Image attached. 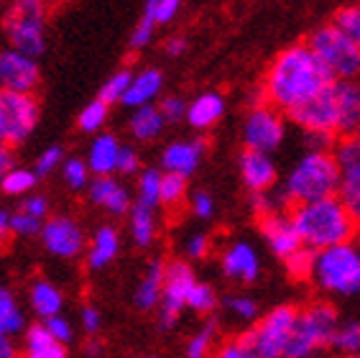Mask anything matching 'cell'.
Masks as SVG:
<instances>
[{
	"instance_id": "obj_34",
	"label": "cell",
	"mask_w": 360,
	"mask_h": 358,
	"mask_svg": "<svg viewBox=\"0 0 360 358\" xmlns=\"http://www.w3.org/2000/svg\"><path fill=\"white\" fill-rule=\"evenodd\" d=\"M108 113H110V105L97 97L87 108H82V113L77 118V128L82 133H97L108 121Z\"/></svg>"
},
{
	"instance_id": "obj_21",
	"label": "cell",
	"mask_w": 360,
	"mask_h": 358,
	"mask_svg": "<svg viewBox=\"0 0 360 358\" xmlns=\"http://www.w3.org/2000/svg\"><path fill=\"white\" fill-rule=\"evenodd\" d=\"M222 116H225V97L217 95V92H202V95L194 97L192 103H187L184 121L197 131H207Z\"/></svg>"
},
{
	"instance_id": "obj_33",
	"label": "cell",
	"mask_w": 360,
	"mask_h": 358,
	"mask_svg": "<svg viewBox=\"0 0 360 358\" xmlns=\"http://www.w3.org/2000/svg\"><path fill=\"white\" fill-rule=\"evenodd\" d=\"M330 345H333L335 351L347 353V356H355V353H360V323H358V320L338 323Z\"/></svg>"
},
{
	"instance_id": "obj_1",
	"label": "cell",
	"mask_w": 360,
	"mask_h": 358,
	"mask_svg": "<svg viewBox=\"0 0 360 358\" xmlns=\"http://www.w3.org/2000/svg\"><path fill=\"white\" fill-rule=\"evenodd\" d=\"M333 80V72L319 62L309 44H294L271 62L264 90L274 108L291 113L302 103L312 100Z\"/></svg>"
},
{
	"instance_id": "obj_55",
	"label": "cell",
	"mask_w": 360,
	"mask_h": 358,
	"mask_svg": "<svg viewBox=\"0 0 360 358\" xmlns=\"http://www.w3.org/2000/svg\"><path fill=\"white\" fill-rule=\"evenodd\" d=\"M15 335H8V333H0V358H13L18 353V345L13 340Z\"/></svg>"
},
{
	"instance_id": "obj_56",
	"label": "cell",
	"mask_w": 360,
	"mask_h": 358,
	"mask_svg": "<svg viewBox=\"0 0 360 358\" xmlns=\"http://www.w3.org/2000/svg\"><path fill=\"white\" fill-rule=\"evenodd\" d=\"M184 49H187V42H184L181 36H174V39H169V42H167V54L169 56L184 54Z\"/></svg>"
},
{
	"instance_id": "obj_11",
	"label": "cell",
	"mask_w": 360,
	"mask_h": 358,
	"mask_svg": "<svg viewBox=\"0 0 360 358\" xmlns=\"http://www.w3.org/2000/svg\"><path fill=\"white\" fill-rule=\"evenodd\" d=\"M194 282H197V276H194L189 264L174 261L164 268V287H161V300H159L161 331H172L174 325L179 323V315L187 307V297L192 292Z\"/></svg>"
},
{
	"instance_id": "obj_18",
	"label": "cell",
	"mask_w": 360,
	"mask_h": 358,
	"mask_svg": "<svg viewBox=\"0 0 360 358\" xmlns=\"http://www.w3.org/2000/svg\"><path fill=\"white\" fill-rule=\"evenodd\" d=\"M222 271L228 279L240 284L256 282L258 274H261V259H258L256 248L245 241L230 243L222 254Z\"/></svg>"
},
{
	"instance_id": "obj_28",
	"label": "cell",
	"mask_w": 360,
	"mask_h": 358,
	"mask_svg": "<svg viewBox=\"0 0 360 358\" xmlns=\"http://www.w3.org/2000/svg\"><path fill=\"white\" fill-rule=\"evenodd\" d=\"M28 358H64L67 356V345H62L51 333L46 331V325H31L26 331V340H23Z\"/></svg>"
},
{
	"instance_id": "obj_9",
	"label": "cell",
	"mask_w": 360,
	"mask_h": 358,
	"mask_svg": "<svg viewBox=\"0 0 360 358\" xmlns=\"http://www.w3.org/2000/svg\"><path fill=\"white\" fill-rule=\"evenodd\" d=\"M36 123H39V100L34 97V92L0 90V141L3 144H26Z\"/></svg>"
},
{
	"instance_id": "obj_44",
	"label": "cell",
	"mask_w": 360,
	"mask_h": 358,
	"mask_svg": "<svg viewBox=\"0 0 360 358\" xmlns=\"http://www.w3.org/2000/svg\"><path fill=\"white\" fill-rule=\"evenodd\" d=\"M62 161H64L62 146H49L46 152H41V156L36 159V166H34L36 177H46V174H51L54 169L62 166Z\"/></svg>"
},
{
	"instance_id": "obj_40",
	"label": "cell",
	"mask_w": 360,
	"mask_h": 358,
	"mask_svg": "<svg viewBox=\"0 0 360 358\" xmlns=\"http://www.w3.org/2000/svg\"><path fill=\"white\" fill-rule=\"evenodd\" d=\"M215 333H217V325L215 323H207L205 328H200V333H194L189 338L187 343V356L189 358H205L210 351H212V345H215Z\"/></svg>"
},
{
	"instance_id": "obj_24",
	"label": "cell",
	"mask_w": 360,
	"mask_h": 358,
	"mask_svg": "<svg viewBox=\"0 0 360 358\" xmlns=\"http://www.w3.org/2000/svg\"><path fill=\"white\" fill-rule=\"evenodd\" d=\"M118 152L120 141L112 133H100L90 144L87 152V169L90 174H115V164H118Z\"/></svg>"
},
{
	"instance_id": "obj_47",
	"label": "cell",
	"mask_w": 360,
	"mask_h": 358,
	"mask_svg": "<svg viewBox=\"0 0 360 358\" xmlns=\"http://www.w3.org/2000/svg\"><path fill=\"white\" fill-rule=\"evenodd\" d=\"M139 169H141L139 152H136V149H131V146L120 144L118 164H115V172H118V174H136Z\"/></svg>"
},
{
	"instance_id": "obj_32",
	"label": "cell",
	"mask_w": 360,
	"mask_h": 358,
	"mask_svg": "<svg viewBox=\"0 0 360 358\" xmlns=\"http://www.w3.org/2000/svg\"><path fill=\"white\" fill-rule=\"evenodd\" d=\"M184 197H187V177L176 172H161L159 205L176 207Z\"/></svg>"
},
{
	"instance_id": "obj_26",
	"label": "cell",
	"mask_w": 360,
	"mask_h": 358,
	"mask_svg": "<svg viewBox=\"0 0 360 358\" xmlns=\"http://www.w3.org/2000/svg\"><path fill=\"white\" fill-rule=\"evenodd\" d=\"M164 268H167V264H164V261H151V264H148L143 279L139 282V287H136V295H133V302H136V307H139V310L148 312V310H153V307L159 304L161 287H164Z\"/></svg>"
},
{
	"instance_id": "obj_36",
	"label": "cell",
	"mask_w": 360,
	"mask_h": 358,
	"mask_svg": "<svg viewBox=\"0 0 360 358\" xmlns=\"http://www.w3.org/2000/svg\"><path fill=\"white\" fill-rule=\"evenodd\" d=\"M59 169H62L64 185L75 192H82L84 187L90 185V169H87L84 159H67V161H62Z\"/></svg>"
},
{
	"instance_id": "obj_23",
	"label": "cell",
	"mask_w": 360,
	"mask_h": 358,
	"mask_svg": "<svg viewBox=\"0 0 360 358\" xmlns=\"http://www.w3.org/2000/svg\"><path fill=\"white\" fill-rule=\"evenodd\" d=\"M128 128H131V136L136 138V141L148 144V141H156V138L164 133L167 121H164V116H161L159 105L146 103V105H139V108H133Z\"/></svg>"
},
{
	"instance_id": "obj_39",
	"label": "cell",
	"mask_w": 360,
	"mask_h": 358,
	"mask_svg": "<svg viewBox=\"0 0 360 358\" xmlns=\"http://www.w3.org/2000/svg\"><path fill=\"white\" fill-rule=\"evenodd\" d=\"M187 307L194 312H200V315H207L217 307V292L205 282H194L192 292L187 297Z\"/></svg>"
},
{
	"instance_id": "obj_4",
	"label": "cell",
	"mask_w": 360,
	"mask_h": 358,
	"mask_svg": "<svg viewBox=\"0 0 360 358\" xmlns=\"http://www.w3.org/2000/svg\"><path fill=\"white\" fill-rule=\"evenodd\" d=\"M340 187V166L335 161V154L327 149H312L299 159L294 169L284 182V195L281 200L297 205V202H309L338 195Z\"/></svg>"
},
{
	"instance_id": "obj_19",
	"label": "cell",
	"mask_w": 360,
	"mask_h": 358,
	"mask_svg": "<svg viewBox=\"0 0 360 358\" xmlns=\"http://www.w3.org/2000/svg\"><path fill=\"white\" fill-rule=\"evenodd\" d=\"M87 192H90L92 205L103 207L110 215H128L133 205L131 192L118 179H112V174H95V179H90L87 185Z\"/></svg>"
},
{
	"instance_id": "obj_3",
	"label": "cell",
	"mask_w": 360,
	"mask_h": 358,
	"mask_svg": "<svg viewBox=\"0 0 360 358\" xmlns=\"http://www.w3.org/2000/svg\"><path fill=\"white\" fill-rule=\"evenodd\" d=\"M291 221L299 238L307 248H327L335 243L353 241L358 233V221L342 205L338 195H327L319 200L297 202L291 210Z\"/></svg>"
},
{
	"instance_id": "obj_35",
	"label": "cell",
	"mask_w": 360,
	"mask_h": 358,
	"mask_svg": "<svg viewBox=\"0 0 360 358\" xmlns=\"http://www.w3.org/2000/svg\"><path fill=\"white\" fill-rule=\"evenodd\" d=\"M156 3H159V0H146L143 16H141L139 26L133 28V34H131V49H143V47H148V44H151L153 31H156V21H153Z\"/></svg>"
},
{
	"instance_id": "obj_60",
	"label": "cell",
	"mask_w": 360,
	"mask_h": 358,
	"mask_svg": "<svg viewBox=\"0 0 360 358\" xmlns=\"http://www.w3.org/2000/svg\"><path fill=\"white\" fill-rule=\"evenodd\" d=\"M84 351L90 353V356H100V351H103V343H97V340H90V343L84 345Z\"/></svg>"
},
{
	"instance_id": "obj_45",
	"label": "cell",
	"mask_w": 360,
	"mask_h": 358,
	"mask_svg": "<svg viewBox=\"0 0 360 358\" xmlns=\"http://www.w3.org/2000/svg\"><path fill=\"white\" fill-rule=\"evenodd\" d=\"M44 325H46V331L51 333V335H54L62 345H70L72 343L75 331H72V323L67 320V317H62L59 312H56V315L44 317Z\"/></svg>"
},
{
	"instance_id": "obj_38",
	"label": "cell",
	"mask_w": 360,
	"mask_h": 358,
	"mask_svg": "<svg viewBox=\"0 0 360 358\" xmlns=\"http://www.w3.org/2000/svg\"><path fill=\"white\" fill-rule=\"evenodd\" d=\"M131 77H133V72L131 69H118L115 75H110L108 77V82L100 87V100H105L108 105H112V103H120L123 100V95H125V90H128V85H131Z\"/></svg>"
},
{
	"instance_id": "obj_5",
	"label": "cell",
	"mask_w": 360,
	"mask_h": 358,
	"mask_svg": "<svg viewBox=\"0 0 360 358\" xmlns=\"http://www.w3.org/2000/svg\"><path fill=\"white\" fill-rule=\"evenodd\" d=\"M309 279L327 295L353 297L360 292V251L353 241L317 248L312 254Z\"/></svg>"
},
{
	"instance_id": "obj_52",
	"label": "cell",
	"mask_w": 360,
	"mask_h": 358,
	"mask_svg": "<svg viewBox=\"0 0 360 358\" xmlns=\"http://www.w3.org/2000/svg\"><path fill=\"white\" fill-rule=\"evenodd\" d=\"M220 356L222 358H253V351H250L245 335H240V338L228 340L225 345H220Z\"/></svg>"
},
{
	"instance_id": "obj_61",
	"label": "cell",
	"mask_w": 360,
	"mask_h": 358,
	"mask_svg": "<svg viewBox=\"0 0 360 358\" xmlns=\"http://www.w3.org/2000/svg\"><path fill=\"white\" fill-rule=\"evenodd\" d=\"M353 133H355V136H360V121H358V125H355V131H353Z\"/></svg>"
},
{
	"instance_id": "obj_54",
	"label": "cell",
	"mask_w": 360,
	"mask_h": 358,
	"mask_svg": "<svg viewBox=\"0 0 360 358\" xmlns=\"http://www.w3.org/2000/svg\"><path fill=\"white\" fill-rule=\"evenodd\" d=\"M269 192H271V190H264V192H253V195H250V207H253V213L266 215V213H274V210H276L281 200H274Z\"/></svg>"
},
{
	"instance_id": "obj_58",
	"label": "cell",
	"mask_w": 360,
	"mask_h": 358,
	"mask_svg": "<svg viewBox=\"0 0 360 358\" xmlns=\"http://www.w3.org/2000/svg\"><path fill=\"white\" fill-rule=\"evenodd\" d=\"M15 3H18V6H28V8H39V11H49L56 0H15Z\"/></svg>"
},
{
	"instance_id": "obj_2",
	"label": "cell",
	"mask_w": 360,
	"mask_h": 358,
	"mask_svg": "<svg viewBox=\"0 0 360 358\" xmlns=\"http://www.w3.org/2000/svg\"><path fill=\"white\" fill-rule=\"evenodd\" d=\"M291 121L307 133L319 136H347L360 121V85L353 80H333L319 90L312 100L302 103L289 113Z\"/></svg>"
},
{
	"instance_id": "obj_7",
	"label": "cell",
	"mask_w": 360,
	"mask_h": 358,
	"mask_svg": "<svg viewBox=\"0 0 360 358\" xmlns=\"http://www.w3.org/2000/svg\"><path fill=\"white\" fill-rule=\"evenodd\" d=\"M340 317L335 312V307L330 304H312L309 310L299 312L297 317V328H294V335L289 340V348H286V358H307L314 356L317 351L327 348L330 340H333V333L338 328Z\"/></svg>"
},
{
	"instance_id": "obj_25",
	"label": "cell",
	"mask_w": 360,
	"mask_h": 358,
	"mask_svg": "<svg viewBox=\"0 0 360 358\" xmlns=\"http://www.w3.org/2000/svg\"><path fill=\"white\" fill-rule=\"evenodd\" d=\"M118 251H120L118 230L112 226H100L95 230V235H92L90 248H87V266H90L92 271L105 268L115 256H118Z\"/></svg>"
},
{
	"instance_id": "obj_12",
	"label": "cell",
	"mask_w": 360,
	"mask_h": 358,
	"mask_svg": "<svg viewBox=\"0 0 360 358\" xmlns=\"http://www.w3.org/2000/svg\"><path fill=\"white\" fill-rule=\"evenodd\" d=\"M335 161L340 166L338 197L360 226V136H342V141L335 146Z\"/></svg>"
},
{
	"instance_id": "obj_59",
	"label": "cell",
	"mask_w": 360,
	"mask_h": 358,
	"mask_svg": "<svg viewBox=\"0 0 360 358\" xmlns=\"http://www.w3.org/2000/svg\"><path fill=\"white\" fill-rule=\"evenodd\" d=\"M11 233V228H8V215L0 213V243L6 241V235Z\"/></svg>"
},
{
	"instance_id": "obj_42",
	"label": "cell",
	"mask_w": 360,
	"mask_h": 358,
	"mask_svg": "<svg viewBox=\"0 0 360 358\" xmlns=\"http://www.w3.org/2000/svg\"><path fill=\"white\" fill-rule=\"evenodd\" d=\"M225 307L233 317L243 320V323H250V320H256L258 317V304L253 297H245V295H233L225 300Z\"/></svg>"
},
{
	"instance_id": "obj_27",
	"label": "cell",
	"mask_w": 360,
	"mask_h": 358,
	"mask_svg": "<svg viewBox=\"0 0 360 358\" xmlns=\"http://www.w3.org/2000/svg\"><path fill=\"white\" fill-rule=\"evenodd\" d=\"M128 218H131V238L136 246L148 248L156 241V230H159V223H156V207L143 205V202H133L131 210H128Z\"/></svg>"
},
{
	"instance_id": "obj_6",
	"label": "cell",
	"mask_w": 360,
	"mask_h": 358,
	"mask_svg": "<svg viewBox=\"0 0 360 358\" xmlns=\"http://www.w3.org/2000/svg\"><path fill=\"white\" fill-rule=\"evenodd\" d=\"M309 49L319 56V62L333 72L335 80H355L360 77V44L340 31L335 23L322 26L309 39Z\"/></svg>"
},
{
	"instance_id": "obj_62",
	"label": "cell",
	"mask_w": 360,
	"mask_h": 358,
	"mask_svg": "<svg viewBox=\"0 0 360 358\" xmlns=\"http://www.w3.org/2000/svg\"><path fill=\"white\" fill-rule=\"evenodd\" d=\"M358 44H360V36H358Z\"/></svg>"
},
{
	"instance_id": "obj_17",
	"label": "cell",
	"mask_w": 360,
	"mask_h": 358,
	"mask_svg": "<svg viewBox=\"0 0 360 358\" xmlns=\"http://www.w3.org/2000/svg\"><path fill=\"white\" fill-rule=\"evenodd\" d=\"M238 166H240L243 185L248 187L250 192H264V190H271V187L276 185L278 174L271 154L258 152V149H245L240 154Z\"/></svg>"
},
{
	"instance_id": "obj_49",
	"label": "cell",
	"mask_w": 360,
	"mask_h": 358,
	"mask_svg": "<svg viewBox=\"0 0 360 358\" xmlns=\"http://www.w3.org/2000/svg\"><path fill=\"white\" fill-rule=\"evenodd\" d=\"M189 205H192V213L197 215L200 221H210V218L215 215V200H212L210 192H194Z\"/></svg>"
},
{
	"instance_id": "obj_43",
	"label": "cell",
	"mask_w": 360,
	"mask_h": 358,
	"mask_svg": "<svg viewBox=\"0 0 360 358\" xmlns=\"http://www.w3.org/2000/svg\"><path fill=\"white\" fill-rule=\"evenodd\" d=\"M312 248H299L297 254L289 256L286 259V268H289V274L294 276V279H309V268H312Z\"/></svg>"
},
{
	"instance_id": "obj_15",
	"label": "cell",
	"mask_w": 360,
	"mask_h": 358,
	"mask_svg": "<svg viewBox=\"0 0 360 358\" xmlns=\"http://www.w3.org/2000/svg\"><path fill=\"white\" fill-rule=\"evenodd\" d=\"M39 82H41V67L36 56L23 54L13 47L0 49V90L36 92Z\"/></svg>"
},
{
	"instance_id": "obj_46",
	"label": "cell",
	"mask_w": 360,
	"mask_h": 358,
	"mask_svg": "<svg viewBox=\"0 0 360 358\" xmlns=\"http://www.w3.org/2000/svg\"><path fill=\"white\" fill-rule=\"evenodd\" d=\"M159 111H161V116H164L167 123H179V121H184L187 103H184L179 95H169L159 103Z\"/></svg>"
},
{
	"instance_id": "obj_10",
	"label": "cell",
	"mask_w": 360,
	"mask_h": 358,
	"mask_svg": "<svg viewBox=\"0 0 360 358\" xmlns=\"http://www.w3.org/2000/svg\"><path fill=\"white\" fill-rule=\"evenodd\" d=\"M3 34L8 39V47L39 59L46 51V11L13 3V8L3 18Z\"/></svg>"
},
{
	"instance_id": "obj_31",
	"label": "cell",
	"mask_w": 360,
	"mask_h": 358,
	"mask_svg": "<svg viewBox=\"0 0 360 358\" xmlns=\"http://www.w3.org/2000/svg\"><path fill=\"white\" fill-rule=\"evenodd\" d=\"M36 172L26 169V166H8L3 177H0V192L11 195V197H23L26 192H31L36 187Z\"/></svg>"
},
{
	"instance_id": "obj_14",
	"label": "cell",
	"mask_w": 360,
	"mask_h": 358,
	"mask_svg": "<svg viewBox=\"0 0 360 358\" xmlns=\"http://www.w3.org/2000/svg\"><path fill=\"white\" fill-rule=\"evenodd\" d=\"M41 246L56 259H77L84 251V230L82 226L70 218V215H56V218H46L39 230Z\"/></svg>"
},
{
	"instance_id": "obj_22",
	"label": "cell",
	"mask_w": 360,
	"mask_h": 358,
	"mask_svg": "<svg viewBox=\"0 0 360 358\" xmlns=\"http://www.w3.org/2000/svg\"><path fill=\"white\" fill-rule=\"evenodd\" d=\"M161 87H164V75H161L159 69H141L139 75L131 77V85H128L120 103L125 108H139V105L153 103L161 95Z\"/></svg>"
},
{
	"instance_id": "obj_37",
	"label": "cell",
	"mask_w": 360,
	"mask_h": 358,
	"mask_svg": "<svg viewBox=\"0 0 360 358\" xmlns=\"http://www.w3.org/2000/svg\"><path fill=\"white\" fill-rule=\"evenodd\" d=\"M139 202L151 207H159V190H161V172L159 169H143L139 174Z\"/></svg>"
},
{
	"instance_id": "obj_30",
	"label": "cell",
	"mask_w": 360,
	"mask_h": 358,
	"mask_svg": "<svg viewBox=\"0 0 360 358\" xmlns=\"http://www.w3.org/2000/svg\"><path fill=\"white\" fill-rule=\"evenodd\" d=\"M23 331H26V315H23L21 304L13 297V292L0 284V333L18 335Z\"/></svg>"
},
{
	"instance_id": "obj_50",
	"label": "cell",
	"mask_w": 360,
	"mask_h": 358,
	"mask_svg": "<svg viewBox=\"0 0 360 358\" xmlns=\"http://www.w3.org/2000/svg\"><path fill=\"white\" fill-rule=\"evenodd\" d=\"M79 323H82V331L87 333V335L95 338L97 333H100V328H103V315H100L97 307L84 304L82 312H79Z\"/></svg>"
},
{
	"instance_id": "obj_41",
	"label": "cell",
	"mask_w": 360,
	"mask_h": 358,
	"mask_svg": "<svg viewBox=\"0 0 360 358\" xmlns=\"http://www.w3.org/2000/svg\"><path fill=\"white\" fill-rule=\"evenodd\" d=\"M41 218H36V215H28L23 210L18 213L8 215V228H11V233L15 235H23V238H31V235H39L41 230Z\"/></svg>"
},
{
	"instance_id": "obj_29",
	"label": "cell",
	"mask_w": 360,
	"mask_h": 358,
	"mask_svg": "<svg viewBox=\"0 0 360 358\" xmlns=\"http://www.w3.org/2000/svg\"><path fill=\"white\" fill-rule=\"evenodd\" d=\"M28 300H31V307L39 317H49V315H56V312H62L64 307V297L59 292V287L46 279H36L31 284V290H28Z\"/></svg>"
},
{
	"instance_id": "obj_48",
	"label": "cell",
	"mask_w": 360,
	"mask_h": 358,
	"mask_svg": "<svg viewBox=\"0 0 360 358\" xmlns=\"http://www.w3.org/2000/svg\"><path fill=\"white\" fill-rule=\"evenodd\" d=\"M18 210H23V213L36 215V218L46 221V215H49V200L44 197V195H31V192H26V195H23L21 207H18Z\"/></svg>"
},
{
	"instance_id": "obj_20",
	"label": "cell",
	"mask_w": 360,
	"mask_h": 358,
	"mask_svg": "<svg viewBox=\"0 0 360 358\" xmlns=\"http://www.w3.org/2000/svg\"><path fill=\"white\" fill-rule=\"evenodd\" d=\"M202 154H205V141H174L161 154V166H164V172L189 177L200 166Z\"/></svg>"
},
{
	"instance_id": "obj_51",
	"label": "cell",
	"mask_w": 360,
	"mask_h": 358,
	"mask_svg": "<svg viewBox=\"0 0 360 358\" xmlns=\"http://www.w3.org/2000/svg\"><path fill=\"white\" fill-rule=\"evenodd\" d=\"M184 254L189 256V259H194V261H200V259H205V256L210 254V238L205 233H194L187 238V243H184Z\"/></svg>"
},
{
	"instance_id": "obj_8",
	"label": "cell",
	"mask_w": 360,
	"mask_h": 358,
	"mask_svg": "<svg viewBox=\"0 0 360 358\" xmlns=\"http://www.w3.org/2000/svg\"><path fill=\"white\" fill-rule=\"evenodd\" d=\"M299 312L289 304L271 310L253 331L245 333L253 358H281L289 348V340L297 328Z\"/></svg>"
},
{
	"instance_id": "obj_13",
	"label": "cell",
	"mask_w": 360,
	"mask_h": 358,
	"mask_svg": "<svg viewBox=\"0 0 360 358\" xmlns=\"http://www.w3.org/2000/svg\"><path fill=\"white\" fill-rule=\"evenodd\" d=\"M286 138V121L274 105H258L248 113L243 125V141L248 149L274 154Z\"/></svg>"
},
{
	"instance_id": "obj_53",
	"label": "cell",
	"mask_w": 360,
	"mask_h": 358,
	"mask_svg": "<svg viewBox=\"0 0 360 358\" xmlns=\"http://www.w3.org/2000/svg\"><path fill=\"white\" fill-rule=\"evenodd\" d=\"M181 3H184V0H159V3H156V11H153V21H156V26H159V23L174 21V16L179 13Z\"/></svg>"
},
{
	"instance_id": "obj_57",
	"label": "cell",
	"mask_w": 360,
	"mask_h": 358,
	"mask_svg": "<svg viewBox=\"0 0 360 358\" xmlns=\"http://www.w3.org/2000/svg\"><path fill=\"white\" fill-rule=\"evenodd\" d=\"M11 164H13V154H11V146L0 141V177H3V172H6Z\"/></svg>"
},
{
	"instance_id": "obj_16",
	"label": "cell",
	"mask_w": 360,
	"mask_h": 358,
	"mask_svg": "<svg viewBox=\"0 0 360 358\" xmlns=\"http://www.w3.org/2000/svg\"><path fill=\"white\" fill-rule=\"evenodd\" d=\"M261 233H264L266 243L274 251V256H278L281 261H286L289 256H294L299 248H304L302 238H299L297 228H294V221L291 215H284L274 210V213L261 215Z\"/></svg>"
}]
</instances>
